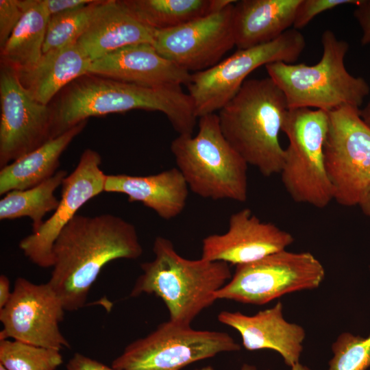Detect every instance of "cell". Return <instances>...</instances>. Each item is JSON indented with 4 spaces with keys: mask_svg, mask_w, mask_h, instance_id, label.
<instances>
[{
    "mask_svg": "<svg viewBox=\"0 0 370 370\" xmlns=\"http://www.w3.org/2000/svg\"><path fill=\"white\" fill-rule=\"evenodd\" d=\"M241 370H257L256 367L248 364H245L241 367ZM291 370H310L306 366L302 365L299 362L291 367Z\"/></svg>",
    "mask_w": 370,
    "mask_h": 370,
    "instance_id": "obj_37",
    "label": "cell"
},
{
    "mask_svg": "<svg viewBox=\"0 0 370 370\" xmlns=\"http://www.w3.org/2000/svg\"><path fill=\"white\" fill-rule=\"evenodd\" d=\"M240 349L226 332L197 330L169 320L130 343L111 366L117 370H180L219 353Z\"/></svg>",
    "mask_w": 370,
    "mask_h": 370,
    "instance_id": "obj_9",
    "label": "cell"
},
{
    "mask_svg": "<svg viewBox=\"0 0 370 370\" xmlns=\"http://www.w3.org/2000/svg\"><path fill=\"white\" fill-rule=\"evenodd\" d=\"M51 108L53 138L90 116L136 109L163 113L179 135L193 134L197 119L181 86L146 87L90 74L69 84Z\"/></svg>",
    "mask_w": 370,
    "mask_h": 370,
    "instance_id": "obj_2",
    "label": "cell"
},
{
    "mask_svg": "<svg viewBox=\"0 0 370 370\" xmlns=\"http://www.w3.org/2000/svg\"><path fill=\"white\" fill-rule=\"evenodd\" d=\"M154 31L132 16L118 0H108L77 44L92 62L128 45H152Z\"/></svg>",
    "mask_w": 370,
    "mask_h": 370,
    "instance_id": "obj_21",
    "label": "cell"
},
{
    "mask_svg": "<svg viewBox=\"0 0 370 370\" xmlns=\"http://www.w3.org/2000/svg\"><path fill=\"white\" fill-rule=\"evenodd\" d=\"M29 5V0L0 1V47L6 43Z\"/></svg>",
    "mask_w": 370,
    "mask_h": 370,
    "instance_id": "obj_31",
    "label": "cell"
},
{
    "mask_svg": "<svg viewBox=\"0 0 370 370\" xmlns=\"http://www.w3.org/2000/svg\"><path fill=\"white\" fill-rule=\"evenodd\" d=\"M12 295L10 291V282L7 276H0V309L3 308L8 302Z\"/></svg>",
    "mask_w": 370,
    "mask_h": 370,
    "instance_id": "obj_35",
    "label": "cell"
},
{
    "mask_svg": "<svg viewBox=\"0 0 370 370\" xmlns=\"http://www.w3.org/2000/svg\"><path fill=\"white\" fill-rule=\"evenodd\" d=\"M49 19L42 0H29L22 18L1 48V65L15 72L34 66L43 54Z\"/></svg>",
    "mask_w": 370,
    "mask_h": 370,
    "instance_id": "obj_24",
    "label": "cell"
},
{
    "mask_svg": "<svg viewBox=\"0 0 370 370\" xmlns=\"http://www.w3.org/2000/svg\"><path fill=\"white\" fill-rule=\"evenodd\" d=\"M108 0H93L79 8L49 17L43 53L77 42Z\"/></svg>",
    "mask_w": 370,
    "mask_h": 370,
    "instance_id": "obj_27",
    "label": "cell"
},
{
    "mask_svg": "<svg viewBox=\"0 0 370 370\" xmlns=\"http://www.w3.org/2000/svg\"><path fill=\"white\" fill-rule=\"evenodd\" d=\"M359 206L362 210V212L370 219V193L366 197Z\"/></svg>",
    "mask_w": 370,
    "mask_h": 370,
    "instance_id": "obj_38",
    "label": "cell"
},
{
    "mask_svg": "<svg viewBox=\"0 0 370 370\" xmlns=\"http://www.w3.org/2000/svg\"><path fill=\"white\" fill-rule=\"evenodd\" d=\"M170 148L193 193L213 200L246 201L248 164L223 135L217 114L199 117L197 134L178 135Z\"/></svg>",
    "mask_w": 370,
    "mask_h": 370,
    "instance_id": "obj_6",
    "label": "cell"
},
{
    "mask_svg": "<svg viewBox=\"0 0 370 370\" xmlns=\"http://www.w3.org/2000/svg\"><path fill=\"white\" fill-rule=\"evenodd\" d=\"M65 309L49 282L18 278L11 297L0 309V341L12 339L60 351L70 343L60 330Z\"/></svg>",
    "mask_w": 370,
    "mask_h": 370,
    "instance_id": "obj_12",
    "label": "cell"
},
{
    "mask_svg": "<svg viewBox=\"0 0 370 370\" xmlns=\"http://www.w3.org/2000/svg\"><path fill=\"white\" fill-rule=\"evenodd\" d=\"M91 62L76 42L44 53L32 68L14 72L32 97L48 105L64 87L88 74Z\"/></svg>",
    "mask_w": 370,
    "mask_h": 370,
    "instance_id": "obj_22",
    "label": "cell"
},
{
    "mask_svg": "<svg viewBox=\"0 0 370 370\" xmlns=\"http://www.w3.org/2000/svg\"><path fill=\"white\" fill-rule=\"evenodd\" d=\"M100 154L85 149L73 171L62 184L61 199L52 215L35 232L23 238L19 248L32 263L52 267L54 243L64 227L87 201L104 191L106 175L100 166Z\"/></svg>",
    "mask_w": 370,
    "mask_h": 370,
    "instance_id": "obj_15",
    "label": "cell"
},
{
    "mask_svg": "<svg viewBox=\"0 0 370 370\" xmlns=\"http://www.w3.org/2000/svg\"><path fill=\"white\" fill-rule=\"evenodd\" d=\"M293 242L291 233L243 208L230 216L226 232L203 239L201 258L237 266L284 250Z\"/></svg>",
    "mask_w": 370,
    "mask_h": 370,
    "instance_id": "obj_16",
    "label": "cell"
},
{
    "mask_svg": "<svg viewBox=\"0 0 370 370\" xmlns=\"http://www.w3.org/2000/svg\"><path fill=\"white\" fill-rule=\"evenodd\" d=\"M197 370H214L212 367H205L201 369H197Z\"/></svg>",
    "mask_w": 370,
    "mask_h": 370,
    "instance_id": "obj_39",
    "label": "cell"
},
{
    "mask_svg": "<svg viewBox=\"0 0 370 370\" xmlns=\"http://www.w3.org/2000/svg\"><path fill=\"white\" fill-rule=\"evenodd\" d=\"M360 108L344 106L328 112L325 164L333 200L360 206L370 193V127Z\"/></svg>",
    "mask_w": 370,
    "mask_h": 370,
    "instance_id": "obj_11",
    "label": "cell"
},
{
    "mask_svg": "<svg viewBox=\"0 0 370 370\" xmlns=\"http://www.w3.org/2000/svg\"><path fill=\"white\" fill-rule=\"evenodd\" d=\"M360 0H301L295 16L293 28L306 27L317 15L344 4L356 5Z\"/></svg>",
    "mask_w": 370,
    "mask_h": 370,
    "instance_id": "obj_30",
    "label": "cell"
},
{
    "mask_svg": "<svg viewBox=\"0 0 370 370\" xmlns=\"http://www.w3.org/2000/svg\"><path fill=\"white\" fill-rule=\"evenodd\" d=\"M328 370H366L370 367V334L366 337L341 334L332 344Z\"/></svg>",
    "mask_w": 370,
    "mask_h": 370,
    "instance_id": "obj_29",
    "label": "cell"
},
{
    "mask_svg": "<svg viewBox=\"0 0 370 370\" xmlns=\"http://www.w3.org/2000/svg\"><path fill=\"white\" fill-rule=\"evenodd\" d=\"M0 168L52 139L51 107L36 101L16 73L1 65Z\"/></svg>",
    "mask_w": 370,
    "mask_h": 370,
    "instance_id": "obj_14",
    "label": "cell"
},
{
    "mask_svg": "<svg viewBox=\"0 0 370 370\" xmlns=\"http://www.w3.org/2000/svg\"><path fill=\"white\" fill-rule=\"evenodd\" d=\"M66 176L65 170H60L37 186L6 193L0 200V219L29 217L33 232H36L44 223L45 214L57 208L59 201L54 193Z\"/></svg>",
    "mask_w": 370,
    "mask_h": 370,
    "instance_id": "obj_26",
    "label": "cell"
},
{
    "mask_svg": "<svg viewBox=\"0 0 370 370\" xmlns=\"http://www.w3.org/2000/svg\"><path fill=\"white\" fill-rule=\"evenodd\" d=\"M235 1L180 26L155 30L152 45L162 57L190 73L210 69L235 46L232 23Z\"/></svg>",
    "mask_w": 370,
    "mask_h": 370,
    "instance_id": "obj_13",
    "label": "cell"
},
{
    "mask_svg": "<svg viewBox=\"0 0 370 370\" xmlns=\"http://www.w3.org/2000/svg\"><path fill=\"white\" fill-rule=\"evenodd\" d=\"M353 14L362 29L361 44H370V0H360Z\"/></svg>",
    "mask_w": 370,
    "mask_h": 370,
    "instance_id": "obj_32",
    "label": "cell"
},
{
    "mask_svg": "<svg viewBox=\"0 0 370 370\" xmlns=\"http://www.w3.org/2000/svg\"><path fill=\"white\" fill-rule=\"evenodd\" d=\"M328 112L309 108L288 109L282 132L288 145L280 173L286 191L296 203L324 208L333 201L325 164Z\"/></svg>",
    "mask_w": 370,
    "mask_h": 370,
    "instance_id": "obj_7",
    "label": "cell"
},
{
    "mask_svg": "<svg viewBox=\"0 0 370 370\" xmlns=\"http://www.w3.org/2000/svg\"><path fill=\"white\" fill-rule=\"evenodd\" d=\"M305 47L304 35L291 28L270 42L238 49L210 69L190 73L186 86L196 116L219 111L236 95L252 71L272 62L293 64Z\"/></svg>",
    "mask_w": 370,
    "mask_h": 370,
    "instance_id": "obj_8",
    "label": "cell"
},
{
    "mask_svg": "<svg viewBox=\"0 0 370 370\" xmlns=\"http://www.w3.org/2000/svg\"><path fill=\"white\" fill-rule=\"evenodd\" d=\"M84 121L1 169L0 195L26 190L52 177L64 151L85 127Z\"/></svg>",
    "mask_w": 370,
    "mask_h": 370,
    "instance_id": "obj_23",
    "label": "cell"
},
{
    "mask_svg": "<svg viewBox=\"0 0 370 370\" xmlns=\"http://www.w3.org/2000/svg\"><path fill=\"white\" fill-rule=\"evenodd\" d=\"M280 301L269 309L248 316L241 312L221 311L218 320L236 330L249 351L269 349L279 353L293 367L299 362L306 333L298 324L285 320Z\"/></svg>",
    "mask_w": 370,
    "mask_h": 370,
    "instance_id": "obj_18",
    "label": "cell"
},
{
    "mask_svg": "<svg viewBox=\"0 0 370 370\" xmlns=\"http://www.w3.org/2000/svg\"><path fill=\"white\" fill-rule=\"evenodd\" d=\"M66 370H117L80 353H75L68 361Z\"/></svg>",
    "mask_w": 370,
    "mask_h": 370,
    "instance_id": "obj_33",
    "label": "cell"
},
{
    "mask_svg": "<svg viewBox=\"0 0 370 370\" xmlns=\"http://www.w3.org/2000/svg\"><path fill=\"white\" fill-rule=\"evenodd\" d=\"M62 362L59 350L15 340L0 341V364L8 370H56Z\"/></svg>",
    "mask_w": 370,
    "mask_h": 370,
    "instance_id": "obj_28",
    "label": "cell"
},
{
    "mask_svg": "<svg viewBox=\"0 0 370 370\" xmlns=\"http://www.w3.org/2000/svg\"><path fill=\"white\" fill-rule=\"evenodd\" d=\"M154 258L141 264L130 296L154 294L164 302L170 321L190 325L193 319L216 300L214 294L232 278L229 264L178 254L172 242L156 238Z\"/></svg>",
    "mask_w": 370,
    "mask_h": 370,
    "instance_id": "obj_4",
    "label": "cell"
},
{
    "mask_svg": "<svg viewBox=\"0 0 370 370\" xmlns=\"http://www.w3.org/2000/svg\"><path fill=\"white\" fill-rule=\"evenodd\" d=\"M143 249L136 227L112 214H76L64 227L53 247L49 283L65 310L83 308L103 267L117 259L134 260Z\"/></svg>",
    "mask_w": 370,
    "mask_h": 370,
    "instance_id": "obj_1",
    "label": "cell"
},
{
    "mask_svg": "<svg viewBox=\"0 0 370 370\" xmlns=\"http://www.w3.org/2000/svg\"><path fill=\"white\" fill-rule=\"evenodd\" d=\"M287 110L284 93L267 77L246 79L217 114L226 140L265 177L280 174L282 168L285 149L280 133Z\"/></svg>",
    "mask_w": 370,
    "mask_h": 370,
    "instance_id": "obj_3",
    "label": "cell"
},
{
    "mask_svg": "<svg viewBox=\"0 0 370 370\" xmlns=\"http://www.w3.org/2000/svg\"><path fill=\"white\" fill-rule=\"evenodd\" d=\"M88 74L146 87L186 85L190 75L149 43L128 45L92 61Z\"/></svg>",
    "mask_w": 370,
    "mask_h": 370,
    "instance_id": "obj_17",
    "label": "cell"
},
{
    "mask_svg": "<svg viewBox=\"0 0 370 370\" xmlns=\"http://www.w3.org/2000/svg\"><path fill=\"white\" fill-rule=\"evenodd\" d=\"M188 190L177 167L145 176L107 175L104 187L105 192L122 193L130 202L142 203L165 220L183 212Z\"/></svg>",
    "mask_w": 370,
    "mask_h": 370,
    "instance_id": "obj_19",
    "label": "cell"
},
{
    "mask_svg": "<svg viewBox=\"0 0 370 370\" xmlns=\"http://www.w3.org/2000/svg\"><path fill=\"white\" fill-rule=\"evenodd\" d=\"M324 278V267L313 254L284 249L237 265L232 278L214 296L217 300L262 305L288 293L317 288Z\"/></svg>",
    "mask_w": 370,
    "mask_h": 370,
    "instance_id": "obj_10",
    "label": "cell"
},
{
    "mask_svg": "<svg viewBox=\"0 0 370 370\" xmlns=\"http://www.w3.org/2000/svg\"><path fill=\"white\" fill-rule=\"evenodd\" d=\"M321 42L323 53L317 64L272 62L265 66L269 77L284 93L288 109L315 108L329 112L344 106L360 108L370 87L345 67L348 42L330 29L322 33Z\"/></svg>",
    "mask_w": 370,
    "mask_h": 370,
    "instance_id": "obj_5",
    "label": "cell"
},
{
    "mask_svg": "<svg viewBox=\"0 0 370 370\" xmlns=\"http://www.w3.org/2000/svg\"><path fill=\"white\" fill-rule=\"evenodd\" d=\"M301 0H240L233 7L235 46L247 49L270 42L293 25Z\"/></svg>",
    "mask_w": 370,
    "mask_h": 370,
    "instance_id": "obj_20",
    "label": "cell"
},
{
    "mask_svg": "<svg viewBox=\"0 0 370 370\" xmlns=\"http://www.w3.org/2000/svg\"><path fill=\"white\" fill-rule=\"evenodd\" d=\"M234 0H119L144 25L154 30L174 28L219 11Z\"/></svg>",
    "mask_w": 370,
    "mask_h": 370,
    "instance_id": "obj_25",
    "label": "cell"
},
{
    "mask_svg": "<svg viewBox=\"0 0 370 370\" xmlns=\"http://www.w3.org/2000/svg\"><path fill=\"white\" fill-rule=\"evenodd\" d=\"M93 0H42L49 17L90 3Z\"/></svg>",
    "mask_w": 370,
    "mask_h": 370,
    "instance_id": "obj_34",
    "label": "cell"
},
{
    "mask_svg": "<svg viewBox=\"0 0 370 370\" xmlns=\"http://www.w3.org/2000/svg\"><path fill=\"white\" fill-rule=\"evenodd\" d=\"M0 370H8L3 365L0 364Z\"/></svg>",
    "mask_w": 370,
    "mask_h": 370,
    "instance_id": "obj_40",
    "label": "cell"
},
{
    "mask_svg": "<svg viewBox=\"0 0 370 370\" xmlns=\"http://www.w3.org/2000/svg\"><path fill=\"white\" fill-rule=\"evenodd\" d=\"M360 113L364 122L370 127V100L367 105L360 110Z\"/></svg>",
    "mask_w": 370,
    "mask_h": 370,
    "instance_id": "obj_36",
    "label": "cell"
}]
</instances>
